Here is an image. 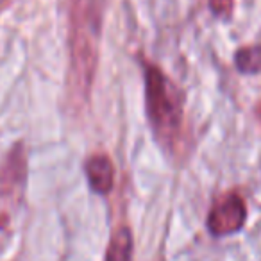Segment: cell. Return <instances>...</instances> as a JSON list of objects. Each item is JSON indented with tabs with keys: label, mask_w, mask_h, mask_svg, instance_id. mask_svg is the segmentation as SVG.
I'll return each mask as SVG.
<instances>
[{
	"label": "cell",
	"mask_w": 261,
	"mask_h": 261,
	"mask_svg": "<svg viewBox=\"0 0 261 261\" xmlns=\"http://www.w3.org/2000/svg\"><path fill=\"white\" fill-rule=\"evenodd\" d=\"M257 115H259V120H261V106H259V109H257Z\"/></svg>",
	"instance_id": "cell-8"
},
{
	"label": "cell",
	"mask_w": 261,
	"mask_h": 261,
	"mask_svg": "<svg viewBox=\"0 0 261 261\" xmlns=\"http://www.w3.org/2000/svg\"><path fill=\"white\" fill-rule=\"evenodd\" d=\"M104 261H133V231L130 227L120 225L113 232Z\"/></svg>",
	"instance_id": "cell-5"
},
{
	"label": "cell",
	"mask_w": 261,
	"mask_h": 261,
	"mask_svg": "<svg viewBox=\"0 0 261 261\" xmlns=\"http://www.w3.org/2000/svg\"><path fill=\"white\" fill-rule=\"evenodd\" d=\"M90 188L98 195H108L115 185V167L113 161L106 154H93L84 163Z\"/></svg>",
	"instance_id": "cell-4"
},
{
	"label": "cell",
	"mask_w": 261,
	"mask_h": 261,
	"mask_svg": "<svg viewBox=\"0 0 261 261\" xmlns=\"http://www.w3.org/2000/svg\"><path fill=\"white\" fill-rule=\"evenodd\" d=\"M182 95L175 84L154 65L145 66V108L147 118L158 142L172 149L181 138L185 123Z\"/></svg>",
	"instance_id": "cell-1"
},
{
	"label": "cell",
	"mask_w": 261,
	"mask_h": 261,
	"mask_svg": "<svg viewBox=\"0 0 261 261\" xmlns=\"http://www.w3.org/2000/svg\"><path fill=\"white\" fill-rule=\"evenodd\" d=\"M247 207L236 193H229L213 206L207 215V229L213 236L234 234L245 225Z\"/></svg>",
	"instance_id": "cell-2"
},
{
	"label": "cell",
	"mask_w": 261,
	"mask_h": 261,
	"mask_svg": "<svg viewBox=\"0 0 261 261\" xmlns=\"http://www.w3.org/2000/svg\"><path fill=\"white\" fill-rule=\"evenodd\" d=\"M234 63H236V68L242 73L261 72V45L240 48L234 56Z\"/></svg>",
	"instance_id": "cell-6"
},
{
	"label": "cell",
	"mask_w": 261,
	"mask_h": 261,
	"mask_svg": "<svg viewBox=\"0 0 261 261\" xmlns=\"http://www.w3.org/2000/svg\"><path fill=\"white\" fill-rule=\"evenodd\" d=\"M27 177V156L22 145H15L0 165V195H15Z\"/></svg>",
	"instance_id": "cell-3"
},
{
	"label": "cell",
	"mask_w": 261,
	"mask_h": 261,
	"mask_svg": "<svg viewBox=\"0 0 261 261\" xmlns=\"http://www.w3.org/2000/svg\"><path fill=\"white\" fill-rule=\"evenodd\" d=\"M232 2L234 0H210V9L218 18H229L232 13Z\"/></svg>",
	"instance_id": "cell-7"
}]
</instances>
